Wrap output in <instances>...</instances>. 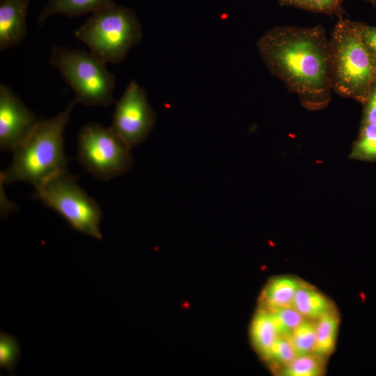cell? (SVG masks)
I'll return each mask as SVG.
<instances>
[{"mask_svg":"<svg viewBox=\"0 0 376 376\" xmlns=\"http://www.w3.org/2000/svg\"><path fill=\"white\" fill-rule=\"evenodd\" d=\"M33 198L60 214L75 230L102 240V210L68 171L59 173L35 188Z\"/></svg>","mask_w":376,"mask_h":376,"instance_id":"6","label":"cell"},{"mask_svg":"<svg viewBox=\"0 0 376 376\" xmlns=\"http://www.w3.org/2000/svg\"><path fill=\"white\" fill-rule=\"evenodd\" d=\"M293 308L304 318L316 320L333 311L331 302L325 296L304 283H301L296 292Z\"/></svg>","mask_w":376,"mask_h":376,"instance_id":"12","label":"cell"},{"mask_svg":"<svg viewBox=\"0 0 376 376\" xmlns=\"http://www.w3.org/2000/svg\"><path fill=\"white\" fill-rule=\"evenodd\" d=\"M113 4V0H48L39 15L38 23L41 26L52 15L75 17L88 13L93 14Z\"/></svg>","mask_w":376,"mask_h":376,"instance_id":"11","label":"cell"},{"mask_svg":"<svg viewBox=\"0 0 376 376\" xmlns=\"http://www.w3.org/2000/svg\"><path fill=\"white\" fill-rule=\"evenodd\" d=\"M316 323L306 318L292 331L290 340L297 357L313 353L316 338Z\"/></svg>","mask_w":376,"mask_h":376,"instance_id":"18","label":"cell"},{"mask_svg":"<svg viewBox=\"0 0 376 376\" xmlns=\"http://www.w3.org/2000/svg\"><path fill=\"white\" fill-rule=\"evenodd\" d=\"M155 122L156 115L146 91L131 80L116 104L111 129L131 149L148 136Z\"/></svg>","mask_w":376,"mask_h":376,"instance_id":"8","label":"cell"},{"mask_svg":"<svg viewBox=\"0 0 376 376\" xmlns=\"http://www.w3.org/2000/svg\"><path fill=\"white\" fill-rule=\"evenodd\" d=\"M251 336L256 347L266 357L279 336L267 309L256 314L251 326Z\"/></svg>","mask_w":376,"mask_h":376,"instance_id":"14","label":"cell"},{"mask_svg":"<svg viewBox=\"0 0 376 376\" xmlns=\"http://www.w3.org/2000/svg\"><path fill=\"white\" fill-rule=\"evenodd\" d=\"M301 283L290 276L272 279L266 285L262 296L267 308H293L295 296Z\"/></svg>","mask_w":376,"mask_h":376,"instance_id":"13","label":"cell"},{"mask_svg":"<svg viewBox=\"0 0 376 376\" xmlns=\"http://www.w3.org/2000/svg\"><path fill=\"white\" fill-rule=\"evenodd\" d=\"M5 1V0H1V1Z\"/></svg>","mask_w":376,"mask_h":376,"instance_id":"26","label":"cell"},{"mask_svg":"<svg viewBox=\"0 0 376 376\" xmlns=\"http://www.w3.org/2000/svg\"><path fill=\"white\" fill-rule=\"evenodd\" d=\"M75 104L72 101L54 117L38 120L27 139L13 151L10 165L1 173L3 183L24 181L36 188L52 176L68 171L63 133Z\"/></svg>","mask_w":376,"mask_h":376,"instance_id":"2","label":"cell"},{"mask_svg":"<svg viewBox=\"0 0 376 376\" xmlns=\"http://www.w3.org/2000/svg\"><path fill=\"white\" fill-rule=\"evenodd\" d=\"M271 315L279 336L290 338L292 331L305 319L294 308H276L267 309Z\"/></svg>","mask_w":376,"mask_h":376,"instance_id":"19","label":"cell"},{"mask_svg":"<svg viewBox=\"0 0 376 376\" xmlns=\"http://www.w3.org/2000/svg\"><path fill=\"white\" fill-rule=\"evenodd\" d=\"M368 3H370L373 6L376 7V0H364Z\"/></svg>","mask_w":376,"mask_h":376,"instance_id":"25","label":"cell"},{"mask_svg":"<svg viewBox=\"0 0 376 376\" xmlns=\"http://www.w3.org/2000/svg\"><path fill=\"white\" fill-rule=\"evenodd\" d=\"M352 155L361 159H376V124H361Z\"/></svg>","mask_w":376,"mask_h":376,"instance_id":"20","label":"cell"},{"mask_svg":"<svg viewBox=\"0 0 376 376\" xmlns=\"http://www.w3.org/2000/svg\"><path fill=\"white\" fill-rule=\"evenodd\" d=\"M49 62L73 91L76 103L107 107L113 102L116 77L91 52L54 45Z\"/></svg>","mask_w":376,"mask_h":376,"instance_id":"5","label":"cell"},{"mask_svg":"<svg viewBox=\"0 0 376 376\" xmlns=\"http://www.w3.org/2000/svg\"><path fill=\"white\" fill-rule=\"evenodd\" d=\"M365 109L362 124H376V82L373 85L367 101L365 102Z\"/></svg>","mask_w":376,"mask_h":376,"instance_id":"24","label":"cell"},{"mask_svg":"<svg viewBox=\"0 0 376 376\" xmlns=\"http://www.w3.org/2000/svg\"><path fill=\"white\" fill-rule=\"evenodd\" d=\"M38 120L7 86L0 85V148L14 151L30 135Z\"/></svg>","mask_w":376,"mask_h":376,"instance_id":"9","label":"cell"},{"mask_svg":"<svg viewBox=\"0 0 376 376\" xmlns=\"http://www.w3.org/2000/svg\"><path fill=\"white\" fill-rule=\"evenodd\" d=\"M21 354L17 340L11 334L0 332V367L8 372H14Z\"/></svg>","mask_w":376,"mask_h":376,"instance_id":"21","label":"cell"},{"mask_svg":"<svg viewBox=\"0 0 376 376\" xmlns=\"http://www.w3.org/2000/svg\"><path fill=\"white\" fill-rule=\"evenodd\" d=\"M267 68L310 110L326 107L331 97V52L321 25L276 26L257 42Z\"/></svg>","mask_w":376,"mask_h":376,"instance_id":"1","label":"cell"},{"mask_svg":"<svg viewBox=\"0 0 376 376\" xmlns=\"http://www.w3.org/2000/svg\"><path fill=\"white\" fill-rule=\"evenodd\" d=\"M297 357L289 338L279 336L266 358L283 366L288 365Z\"/></svg>","mask_w":376,"mask_h":376,"instance_id":"22","label":"cell"},{"mask_svg":"<svg viewBox=\"0 0 376 376\" xmlns=\"http://www.w3.org/2000/svg\"><path fill=\"white\" fill-rule=\"evenodd\" d=\"M338 328L337 315L331 311L316 322V338L313 353L323 357L334 350Z\"/></svg>","mask_w":376,"mask_h":376,"instance_id":"15","label":"cell"},{"mask_svg":"<svg viewBox=\"0 0 376 376\" xmlns=\"http://www.w3.org/2000/svg\"><path fill=\"white\" fill-rule=\"evenodd\" d=\"M324 357L311 353L296 357L285 366L281 375L283 376H319L324 370Z\"/></svg>","mask_w":376,"mask_h":376,"instance_id":"16","label":"cell"},{"mask_svg":"<svg viewBox=\"0 0 376 376\" xmlns=\"http://www.w3.org/2000/svg\"><path fill=\"white\" fill-rule=\"evenodd\" d=\"M29 0H5L0 5V49L19 45L26 35Z\"/></svg>","mask_w":376,"mask_h":376,"instance_id":"10","label":"cell"},{"mask_svg":"<svg viewBox=\"0 0 376 376\" xmlns=\"http://www.w3.org/2000/svg\"><path fill=\"white\" fill-rule=\"evenodd\" d=\"M74 35L100 61L119 63L141 40L143 31L132 10L114 3L92 14Z\"/></svg>","mask_w":376,"mask_h":376,"instance_id":"4","label":"cell"},{"mask_svg":"<svg viewBox=\"0 0 376 376\" xmlns=\"http://www.w3.org/2000/svg\"><path fill=\"white\" fill-rule=\"evenodd\" d=\"M130 148L111 127L91 122L85 125L77 137V159L91 175L108 180L131 168Z\"/></svg>","mask_w":376,"mask_h":376,"instance_id":"7","label":"cell"},{"mask_svg":"<svg viewBox=\"0 0 376 376\" xmlns=\"http://www.w3.org/2000/svg\"><path fill=\"white\" fill-rule=\"evenodd\" d=\"M344 0H279L281 6L302 9L309 12L343 17Z\"/></svg>","mask_w":376,"mask_h":376,"instance_id":"17","label":"cell"},{"mask_svg":"<svg viewBox=\"0 0 376 376\" xmlns=\"http://www.w3.org/2000/svg\"><path fill=\"white\" fill-rule=\"evenodd\" d=\"M329 41L333 91L364 104L376 82V58L364 43L358 22L339 18Z\"/></svg>","mask_w":376,"mask_h":376,"instance_id":"3","label":"cell"},{"mask_svg":"<svg viewBox=\"0 0 376 376\" xmlns=\"http://www.w3.org/2000/svg\"><path fill=\"white\" fill-rule=\"evenodd\" d=\"M361 36L370 52L376 58V26L358 22Z\"/></svg>","mask_w":376,"mask_h":376,"instance_id":"23","label":"cell"}]
</instances>
